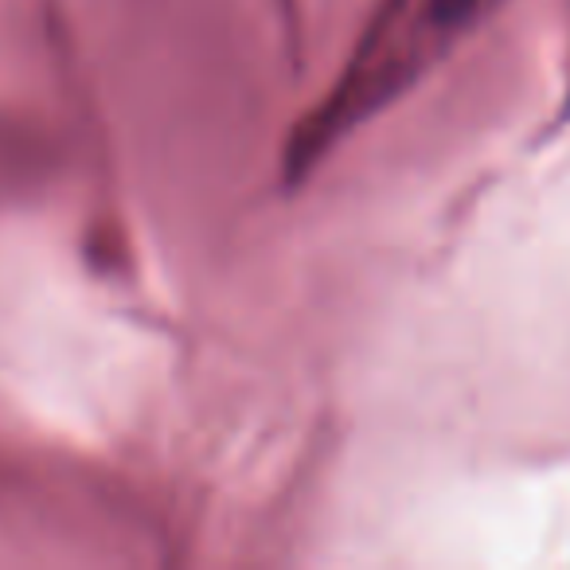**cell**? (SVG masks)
<instances>
[{
	"label": "cell",
	"mask_w": 570,
	"mask_h": 570,
	"mask_svg": "<svg viewBox=\"0 0 570 570\" xmlns=\"http://www.w3.org/2000/svg\"><path fill=\"white\" fill-rule=\"evenodd\" d=\"M492 4L497 0H387L360 43L356 59L344 67V79L297 134L294 160L321 157L352 126L403 95Z\"/></svg>",
	"instance_id": "obj_1"
}]
</instances>
